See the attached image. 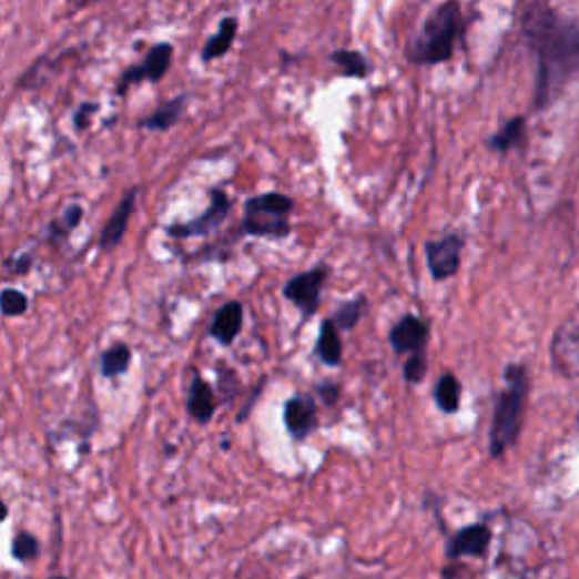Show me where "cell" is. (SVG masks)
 <instances>
[{
	"label": "cell",
	"mask_w": 579,
	"mask_h": 579,
	"mask_svg": "<svg viewBox=\"0 0 579 579\" xmlns=\"http://www.w3.org/2000/svg\"><path fill=\"white\" fill-rule=\"evenodd\" d=\"M520 32L537 60L535 109L552 104L579 73V19H568L546 0H532L520 12Z\"/></svg>",
	"instance_id": "1"
},
{
	"label": "cell",
	"mask_w": 579,
	"mask_h": 579,
	"mask_svg": "<svg viewBox=\"0 0 579 579\" xmlns=\"http://www.w3.org/2000/svg\"><path fill=\"white\" fill-rule=\"evenodd\" d=\"M465 26L459 0H444L405 43V60L415 67H439L450 62L465 34Z\"/></svg>",
	"instance_id": "2"
},
{
	"label": "cell",
	"mask_w": 579,
	"mask_h": 579,
	"mask_svg": "<svg viewBox=\"0 0 579 579\" xmlns=\"http://www.w3.org/2000/svg\"><path fill=\"white\" fill-rule=\"evenodd\" d=\"M502 383L505 385L496 396L489 428V455L494 459H500L509 448H514L520 439V433H524L530 396V374L526 365H507L502 372Z\"/></svg>",
	"instance_id": "3"
},
{
	"label": "cell",
	"mask_w": 579,
	"mask_h": 579,
	"mask_svg": "<svg viewBox=\"0 0 579 579\" xmlns=\"http://www.w3.org/2000/svg\"><path fill=\"white\" fill-rule=\"evenodd\" d=\"M295 211V200L283 193H261L245 202L243 234L254 238L283 241L293 231L290 213Z\"/></svg>",
	"instance_id": "4"
},
{
	"label": "cell",
	"mask_w": 579,
	"mask_h": 579,
	"mask_svg": "<svg viewBox=\"0 0 579 579\" xmlns=\"http://www.w3.org/2000/svg\"><path fill=\"white\" fill-rule=\"evenodd\" d=\"M172 57H175V48H172V43H167V41L154 43L148 50L143 62L128 67L121 73V80H119V84H115V95H125L134 84H141V82H150V84L161 82L172 67Z\"/></svg>",
	"instance_id": "5"
},
{
	"label": "cell",
	"mask_w": 579,
	"mask_h": 579,
	"mask_svg": "<svg viewBox=\"0 0 579 579\" xmlns=\"http://www.w3.org/2000/svg\"><path fill=\"white\" fill-rule=\"evenodd\" d=\"M326 278H328V267L315 265L313 270H306L290 278L283 285V297L302 313L304 319H308L319 311L322 290H324Z\"/></svg>",
	"instance_id": "6"
},
{
	"label": "cell",
	"mask_w": 579,
	"mask_h": 579,
	"mask_svg": "<svg viewBox=\"0 0 579 579\" xmlns=\"http://www.w3.org/2000/svg\"><path fill=\"white\" fill-rule=\"evenodd\" d=\"M231 197L222 191V189H211V204L209 209L189 220V222H180V224H170L165 226V234L170 238H200V236H209L213 234V231H217L224 220L228 217L231 213Z\"/></svg>",
	"instance_id": "7"
},
{
	"label": "cell",
	"mask_w": 579,
	"mask_h": 579,
	"mask_svg": "<svg viewBox=\"0 0 579 579\" xmlns=\"http://www.w3.org/2000/svg\"><path fill=\"white\" fill-rule=\"evenodd\" d=\"M550 363L568 378H579V317H568L550 342Z\"/></svg>",
	"instance_id": "8"
},
{
	"label": "cell",
	"mask_w": 579,
	"mask_h": 579,
	"mask_svg": "<svg viewBox=\"0 0 579 579\" xmlns=\"http://www.w3.org/2000/svg\"><path fill=\"white\" fill-rule=\"evenodd\" d=\"M465 245L467 241L461 234H448L439 241L426 243V263L435 281H448L459 272Z\"/></svg>",
	"instance_id": "9"
},
{
	"label": "cell",
	"mask_w": 579,
	"mask_h": 579,
	"mask_svg": "<svg viewBox=\"0 0 579 579\" xmlns=\"http://www.w3.org/2000/svg\"><path fill=\"white\" fill-rule=\"evenodd\" d=\"M283 424H285L287 435L295 441L308 439L317 430V424H319L317 405H315L313 396L297 394L293 398H287L283 405Z\"/></svg>",
	"instance_id": "10"
},
{
	"label": "cell",
	"mask_w": 579,
	"mask_h": 579,
	"mask_svg": "<svg viewBox=\"0 0 579 579\" xmlns=\"http://www.w3.org/2000/svg\"><path fill=\"white\" fill-rule=\"evenodd\" d=\"M428 337H430L428 322L419 319L413 313H405L394 324V328L389 331V346L394 349V354H398V356L424 354Z\"/></svg>",
	"instance_id": "11"
},
{
	"label": "cell",
	"mask_w": 579,
	"mask_h": 579,
	"mask_svg": "<svg viewBox=\"0 0 579 579\" xmlns=\"http://www.w3.org/2000/svg\"><path fill=\"white\" fill-rule=\"evenodd\" d=\"M136 197H139V189H130L123 200L119 202V206L113 209V213L109 215L106 224L102 226V234H100V250L102 252H111L119 247L128 234V224L134 215V209H136Z\"/></svg>",
	"instance_id": "12"
},
{
	"label": "cell",
	"mask_w": 579,
	"mask_h": 579,
	"mask_svg": "<svg viewBox=\"0 0 579 579\" xmlns=\"http://www.w3.org/2000/svg\"><path fill=\"white\" fill-rule=\"evenodd\" d=\"M491 546V530L485 524H474L457 530L448 544H446V557L448 559H461V557H485Z\"/></svg>",
	"instance_id": "13"
},
{
	"label": "cell",
	"mask_w": 579,
	"mask_h": 579,
	"mask_svg": "<svg viewBox=\"0 0 579 579\" xmlns=\"http://www.w3.org/2000/svg\"><path fill=\"white\" fill-rule=\"evenodd\" d=\"M243 324H245V306L241 302H226L213 315V322L209 326V335L217 344L231 346L236 342V337L243 333Z\"/></svg>",
	"instance_id": "14"
},
{
	"label": "cell",
	"mask_w": 579,
	"mask_h": 579,
	"mask_svg": "<svg viewBox=\"0 0 579 579\" xmlns=\"http://www.w3.org/2000/svg\"><path fill=\"white\" fill-rule=\"evenodd\" d=\"M186 410L200 426L211 424V419L215 417V410H217L215 392L200 374H195L191 380L189 396H186Z\"/></svg>",
	"instance_id": "15"
},
{
	"label": "cell",
	"mask_w": 579,
	"mask_h": 579,
	"mask_svg": "<svg viewBox=\"0 0 579 579\" xmlns=\"http://www.w3.org/2000/svg\"><path fill=\"white\" fill-rule=\"evenodd\" d=\"M186 104H189V95L172 98V100L163 102L161 106H156L150 115H145V119H141L136 123V128L145 130V132H167L182 121Z\"/></svg>",
	"instance_id": "16"
},
{
	"label": "cell",
	"mask_w": 579,
	"mask_h": 579,
	"mask_svg": "<svg viewBox=\"0 0 579 579\" xmlns=\"http://www.w3.org/2000/svg\"><path fill=\"white\" fill-rule=\"evenodd\" d=\"M238 28H241V23L236 17H224L220 21L215 34L209 37V41L202 48V62L211 64L215 60H222V57L231 50V45H234Z\"/></svg>",
	"instance_id": "17"
},
{
	"label": "cell",
	"mask_w": 579,
	"mask_h": 579,
	"mask_svg": "<svg viewBox=\"0 0 579 579\" xmlns=\"http://www.w3.org/2000/svg\"><path fill=\"white\" fill-rule=\"evenodd\" d=\"M331 64L339 69V73L344 78H352V80H365L372 75L374 64L369 57L363 50H349V48H337L331 52Z\"/></svg>",
	"instance_id": "18"
},
{
	"label": "cell",
	"mask_w": 579,
	"mask_h": 579,
	"mask_svg": "<svg viewBox=\"0 0 579 579\" xmlns=\"http://www.w3.org/2000/svg\"><path fill=\"white\" fill-rule=\"evenodd\" d=\"M526 136H528V123L524 115H514V119H509L496 134H491L487 139V148L491 152H498V154H507L516 148H520L526 143Z\"/></svg>",
	"instance_id": "19"
},
{
	"label": "cell",
	"mask_w": 579,
	"mask_h": 579,
	"mask_svg": "<svg viewBox=\"0 0 579 579\" xmlns=\"http://www.w3.org/2000/svg\"><path fill=\"white\" fill-rule=\"evenodd\" d=\"M342 337L339 328L333 319H324L319 326V337L315 344V354L326 367H339L342 365Z\"/></svg>",
	"instance_id": "20"
},
{
	"label": "cell",
	"mask_w": 579,
	"mask_h": 579,
	"mask_svg": "<svg viewBox=\"0 0 579 579\" xmlns=\"http://www.w3.org/2000/svg\"><path fill=\"white\" fill-rule=\"evenodd\" d=\"M132 365V349L125 342H115L100 356V372L104 378H121Z\"/></svg>",
	"instance_id": "21"
},
{
	"label": "cell",
	"mask_w": 579,
	"mask_h": 579,
	"mask_svg": "<svg viewBox=\"0 0 579 579\" xmlns=\"http://www.w3.org/2000/svg\"><path fill=\"white\" fill-rule=\"evenodd\" d=\"M435 403L444 415H455L461 403V383L455 374L446 372L439 376L435 385Z\"/></svg>",
	"instance_id": "22"
},
{
	"label": "cell",
	"mask_w": 579,
	"mask_h": 579,
	"mask_svg": "<svg viewBox=\"0 0 579 579\" xmlns=\"http://www.w3.org/2000/svg\"><path fill=\"white\" fill-rule=\"evenodd\" d=\"M365 308H367V297L365 295H356L352 302L342 304L335 311L333 322L337 324L339 331H354L360 324V319L365 315Z\"/></svg>",
	"instance_id": "23"
},
{
	"label": "cell",
	"mask_w": 579,
	"mask_h": 579,
	"mask_svg": "<svg viewBox=\"0 0 579 579\" xmlns=\"http://www.w3.org/2000/svg\"><path fill=\"white\" fill-rule=\"evenodd\" d=\"M82 217H84V209H82L80 204L67 206V211H64L62 217H57V220L50 222V238H52V241H64L73 228L80 226Z\"/></svg>",
	"instance_id": "24"
},
{
	"label": "cell",
	"mask_w": 579,
	"mask_h": 579,
	"mask_svg": "<svg viewBox=\"0 0 579 579\" xmlns=\"http://www.w3.org/2000/svg\"><path fill=\"white\" fill-rule=\"evenodd\" d=\"M0 304H3L6 317H21L30 308V299L26 297V293H21V290H17V287H6L3 295H0Z\"/></svg>",
	"instance_id": "25"
},
{
	"label": "cell",
	"mask_w": 579,
	"mask_h": 579,
	"mask_svg": "<svg viewBox=\"0 0 579 579\" xmlns=\"http://www.w3.org/2000/svg\"><path fill=\"white\" fill-rule=\"evenodd\" d=\"M39 548L41 546H39L37 537H32L30 532H19L14 537V541H12V555H14V559H19L23 563L37 559L39 557Z\"/></svg>",
	"instance_id": "26"
},
{
	"label": "cell",
	"mask_w": 579,
	"mask_h": 579,
	"mask_svg": "<svg viewBox=\"0 0 579 579\" xmlns=\"http://www.w3.org/2000/svg\"><path fill=\"white\" fill-rule=\"evenodd\" d=\"M428 374V358L426 354H413L403 365V378L408 380L410 385H417L426 378Z\"/></svg>",
	"instance_id": "27"
},
{
	"label": "cell",
	"mask_w": 579,
	"mask_h": 579,
	"mask_svg": "<svg viewBox=\"0 0 579 579\" xmlns=\"http://www.w3.org/2000/svg\"><path fill=\"white\" fill-rule=\"evenodd\" d=\"M98 109H100L98 102H82V104L75 109V113H73V125H75L78 132H84V130L91 128V121H93V115L98 113Z\"/></svg>",
	"instance_id": "28"
},
{
	"label": "cell",
	"mask_w": 579,
	"mask_h": 579,
	"mask_svg": "<svg viewBox=\"0 0 579 579\" xmlns=\"http://www.w3.org/2000/svg\"><path fill=\"white\" fill-rule=\"evenodd\" d=\"M238 387H241V380H238V376H236L234 372H231V369H222V372H220L217 392L222 394L224 400L234 398V394H238Z\"/></svg>",
	"instance_id": "29"
},
{
	"label": "cell",
	"mask_w": 579,
	"mask_h": 579,
	"mask_svg": "<svg viewBox=\"0 0 579 579\" xmlns=\"http://www.w3.org/2000/svg\"><path fill=\"white\" fill-rule=\"evenodd\" d=\"M32 265H34L32 254H21V256L10 258V261L6 263V267H8L10 272H14V274H28V272L32 270Z\"/></svg>",
	"instance_id": "30"
},
{
	"label": "cell",
	"mask_w": 579,
	"mask_h": 579,
	"mask_svg": "<svg viewBox=\"0 0 579 579\" xmlns=\"http://www.w3.org/2000/svg\"><path fill=\"white\" fill-rule=\"evenodd\" d=\"M317 394L322 396V400L326 405H335L339 400V396H342V389H339L337 383H319L317 385Z\"/></svg>",
	"instance_id": "31"
},
{
	"label": "cell",
	"mask_w": 579,
	"mask_h": 579,
	"mask_svg": "<svg viewBox=\"0 0 579 579\" xmlns=\"http://www.w3.org/2000/svg\"><path fill=\"white\" fill-rule=\"evenodd\" d=\"M261 385H263V383H261ZM261 385H258V387H256V392H254V394H252V396H250V400H247V403H245V408H243V413H241V415H238V421H245V419H247V417H250V413H252V405H254V400H256V396H258V394H261Z\"/></svg>",
	"instance_id": "32"
},
{
	"label": "cell",
	"mask_w": 579,
	"mask_h": 579,
	"mask_svg": "<svg viewBox=\"0 0 579 579\" xmlns=\"http://www.w3.org/2000/svg\"><path fill=\"white\" fill-rule=\"evenodd\" d=\"M50 579H67V577H50Z\"/></svg>",
	"instance_id": "33"
},
{
	"label": "cell",
	"mask_w": 579,
	"mask_h": 579,
	"mask_svg": "<svg viewBox=\"0 0 579 579\" xmlns=\"http://www.w3.org/2000/svg\"><path fill=\"white\" fill-rule=\"evenodd\" d=\"M577 424H579V415H577Z\"/></svg>",
	"instance_id": "34"
},
{
	"label": "cell",
	"mask_w": 579,
	"mask_h": 579,
	"mask_svg": "<svg viewBox=\"0 0 579 579\" xmlns=\"http://www.w3.org/2000/svg\"><path fill=\"white\" fill-rule=\"evenodd\" d=\"M299 579H306V577H299Z\"/></svg>",
	"instance_id": "35"
}]
</instances>
